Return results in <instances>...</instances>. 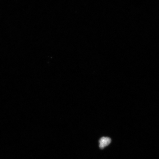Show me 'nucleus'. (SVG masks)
<instances>
[{
    "label": "nucleus",
    "instance_id": "nucleus-1",
    "mask_svg": "<svg viewBox=\"0 0 159 159\" xmlns=\"http://www.w3.org/2000/svg\"><path fill=\"white\" fill-rule=\"evenodd\" d=\"M111 140L108 137H102L99 140V147L101 149L104 148L111 143Z\"/></svg>",
    "mask_w": 159,
    "mask_h": 159
}]
</instances>
